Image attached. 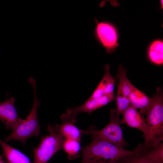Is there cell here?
I'll return each mask as SVG.
<instances>
[{
    "label": "cell",
    "mask_w": 163,
    "mask_h": 163,
    "mask_svg": "<svg viewBox=\"0 0 163 163\" xmlns=\"http://www.w3.org/2000/svg\"><path fill=\"white\" fill-rule=\"evenodd\" d=\"M91 137V143L81 148L82 157L80 163H113L119 159L135 154L142 145L140 143L133 150H129L96 136Z\"/></svg>",
    "instance_id": "1"
},
{
    "label": "cell",
    "mask_w": 163,
    "mask_h": 163,
    "mask_svg": "<svg viewBox=\"0 0 163 163\" xmlns=\"http://www.w3.org/2000/svg\"><path fill=\"white\" fill-rule=\"evenodd\" d=\"M28 81L32 86L34 92L31 109L26 119H22L13 129L12 133L4 139L5 142L17 140L24 145L26 141L29 138L33 136L38 137L40 135V126L38 119L37 110L41 103L37 96L36 82L31 77L29 78Z\"/></svg>",
    "instance_id": "2"
},
{
    "label": "cell",
    "mask_w": 163,
    "mask_h": 163,
    "mask_svg": "<svg viewBox=\"0 0 163 163\" xmlns=\"http://www.w3.org/2000/svg\"><path fill=\"white\" fill-rule=\"evenodd\" d=\"M109 113L110 122L103 128L97 130L95 126L92 125L86 130H80L81 134L93 136L124 149L128 146V143L123 138L119 124L120 117H117L115 109H111Z\"/></svg>",
    "instance_id": "3"
},
{
    "label": "cell",
    "mask_w": 163,
    "mask_h": 163,
    "mask_svg": "<svg viewBox=\"0 0 163 163\" xmlns=\"http://www.w3.org/2000/svg\"><path fill=\"white\" fill-rule=\"evenodd\" d=\"M48 131L49 134L42 137L40 143L34 149L33 163H47L62 149L64 137L53 126L49 125Z\"/></svg>",
    "instance_id": "4"
},
{
    "label": "cell",
    "mask_w": 163,
    "mask_h": 163,
    "mask_svg": "<svg viewBox=\"0 0 163 163\" xmlns=\"http://www.w3.org/2000/svg\"><path fill=\"white\" fill-rule=\"evenodd\" d=\"M113 163H163V143L150 147L142 145L135 154L119 159Z\"/></svg>",
    "instance_id": "5"
},
{
    "label": "cell",
    "mask_w": 163,
    "mask_h": 163,
    "mask_svg": "<svg viewBox=\"0 0 163 163\" xmlns=\"http://www.w3.org/2000/svg\"><path fill=\"white\" fill-rule=\"evenodd\" d=\"M123 117L120 121V125L125 124L128 126L136 129L143 133L144 143H146L149 138V131L145 120L137 109L131 105L123 114Z\"/></svg>",
    "instance_id": "6"
},
{
    "label": "cell",
    "mask_w": 163,
    "mask_h": 163,
    "mask_svg": "<svg viewBox=\"0 0 163 163\" xmlns=\"http://www.w3.org/2000/svg\"><path fill=\"white\" fill-rule=\"evenodd\" d=\"M15 101V98L11 97L0 103V120L8 129L13 130L22 119L17 112Z\"/></svg>",
    "instance_id": "7"
},
{
    "label": "cell",
    "mask_w": 163,
    "mask_h": 163,
    "mask_svg": "<svg viewBox=\"0 0 163 163\" xmlns=\"http://www.w3.org/2000/svg\"><path fill=\"white\" fill-rule=\"evenodd\" d=\"M114 98V94H104L97 98H88L81 106L69 108L67 110V113L72 116L76 117L80 113H87L91 114L94 111L111 102Z\"/></svg>",
    "instance_id": "8"
},
{
    "label": "cell",
    "mask_w": 163,
    "mask_h": 163,
    "mask_svg": "<svg viewBox=\"0 0 163 163\" xmlns=\"http://www.w3.org/2000/svg\"><path fill=\"white\" fill-rule=\"evenodd\" d=\"M62 123L53 126L54 129L60 133L65 139H69L80 141V131L74 125L76 122V117L67 113L60 117Z\"/></svg>",
    "instance_id": "9"
},
{
    "label": "cell",
    "mask_w": 163,
    "mask_h": 163,
    "mask_svg": "<svg viewBox=\"0 0 163 163\" xmlns=\"http://www.w3.org/2000/svg\"><path fill=\"white\" fill-rule=\"evenodd\" d=\"M97 32L104 46L108 50H112L118 45L116 32L111 25L104 23H98Z\"/></svg>",
    "instance_id": "10"
},
{
    "label": "cell",
    "mask_w": 163,
    "mask_h": 163,
    "mask_svg": "<svg viewBox=\"0 0 163 163\" xmlns=\"http://www.w3.org/2000/svg\"><path fill=\"white\" fill-rule=\"evenodd\" d=\"M129 98L131 105L139 109V112L142 115L145 114L152 101L145 93L133 85Z\"/></svg>",
    "instance_id": "11"
},
{
    "label": "cell",
    "mask_w": 163,
    "mask_h": 163,
    "mask_svg": "<svg viewBox=\"0 0 163 163\" xmlns=\"http://www.w3.org/2000/svg\"><path fill=\"white\" fill-rule=\"evenodd\" d=\"M3 155L8 163H31L29 158L22 152L0 139Z\"/></svg>",
    "instance_id": "12"
},
{
    "label": "cell",
    "mask_w": 163,
    "mask_h": 163,
    "mask_svg": "<svg viewBox=\"0 0 163 163\" xmlns=\"http://www.w3.org/2000/svg\"><path fill=\"white\" fill-rule=\"evenodd\" d=\"M118 72L116 75V77L118 80L117 90L120 91L126 96L129 97L133 85L127 77L126 69L121 65L118 67Z\"/></svg>",
    "instance_id": "13"
},
{
    "label": "cell",
    "mask_w": 163,
    "mask_h": 163,
    "mask_svg": "<svg viewBox=\"0 0 163 163\" xmlns=\"http://www.w3.org/2000/svg\"><path fill=\"white\" fill-rule=\"evenodd\" d=\"M80 142L72 139H64L62 149L67 154L69 160H73L79 157L81 149Z\"/></svg>",
    "instance_id": "14"
},
{
    "label": "cell",
    "mask_w": 163,
    "mask_h": 163,
    "mask_svg": "<svg viewBox=\"0 0 163 163\" xmlns=\"http://www.w3.org/2000/svg\"><path fill=\"white\" fill-rule=\"evenodd\" d=\"M163 43L161 41H156L151 45L149 56L151 61L157 64L163 62Z\"/></svg>",
    "instance_id": "15"
},
{
    "label": "cell",
    "mask_w": 163,
    "mask_h": 163,
    "mask_svg": "<svg viewBox=\"0 0 163 163\" xmlns=\"http://www.w3.org/2000/svg\"><path fill=\"white\" fill-rule=\"evenodd\" d=\"M116 104V115L119 117L131 105L129 97L126 96L121 92L117 90L115 97Z\"/></svg>",
    "instance_id": "16"
},
{
    "label": "cell",
    "mask_w": 163,
    "mask_h": 163,
    "mask_svg": "<svg viewBox=\"0 0 163 163\" xmlns=\"http://www.w3.org/2000/svg\"><path fill=\"white\" fill-rule=\"evenodd\" d=\"M109 68V66L108 65L105 66V71L102 78L104 81L105 84L104 94H114L115 80L110 73Z\"/></svg>",
    "instance_id": "17"
},
{
    "label": "cell",
    "mask_w": 163,
    "mask_h": 163,
    "mask_svg": "<svg viewBox=\"0 0 163 163\" xmlns=\"http://www.w3.org/2000/svg\"><path fill=\"white\" fill-rule=\"evenodd\" d=\"M105 84L104 80L102 79L96 89L89 99H95L100 97L104 95Z\"/></svg>",
    "instance_id": "18"
},
{
    "label": "cell",
    "mask_w": 163,
    "mask_h": 163,
    "mask_svg": "<svg viewBox=\"0 0 163 163\" xmlns=\"http://www.w3.org/2000/svg\"><path fill=\"white\" fill-rule=\"evenodd\" d=\"M3 155H0V163H5L3 159Z\"/></svg>",
    "instance_id": "19"
}]
</instances>
